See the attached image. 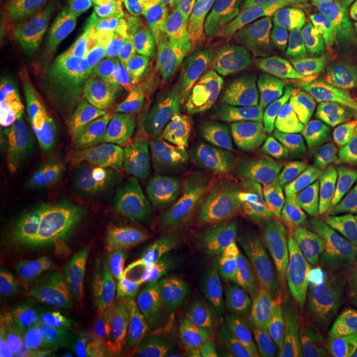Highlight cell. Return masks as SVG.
Wrapping results in <instances>:
<instances>
[{
	"instance_id": "cell-17",
	"label": "cell",
	"mask_w": 357,
	"mask_h": 357,
	"mask_svg": "<svg viewBox=\"0 0 357 357\" xmlns=\"http://www.w3.org/2000/svg\"><path fill=\"white\" fill-rule=\"evenodd\" d=\"M175 44L192 61L237 65L252 76L255 75L257 48L250 31L204 36L196 33L187 23Z\"/></svg>"
},
{
	"instance_id": "cell-12",
	"label": "cell",
	"mask_w": 357,
	"mask_h": 357,
	"mask_svg": "<svg viewBox=\"0 0 357 357\" xmlns=\"http://www.w3.org/2000/svg\"><path fill=\"white\" fill-rule=\"evenodd\" d=\"M227 229L212 227L183 243L146 280L153 298L187 293L206 283L217 248Z\"/></svg>"
},
{
	"instance_id": "cell-35",
	"label": "cell",
	"mask_w": 357,
	"mask_h": 357,
	"mask_svg": "<svg viewBox=\"0 0 357 357\" xmlns=\"http://www.w3.org/2000/svg\"><path fill=\"white\" fill-rule=\"evenodd\" d=\"M183 1L192 11H204L225 3H230L233 0H183Z\"/></svg>"
},
{
	"instance_id": "cell-24",
	"label": "cell",
	"mask_w": 357,
	"mask_h": 357,
	"mask_svg": "<svg viewBox=\"0 0 357 357\" xmlns=\"http://www.w3.org/2000/svg\"><path fill=\"white\" fill-rule=\"evenodd\" d=\"M298 128L293 112L270 107L255 123L252 135L262 149L268 166L278 160L291 146Z\"/></svg>"
},
{
	"instance_id": "cell-8",
	"label": "cell",
	"mask_w": 357,
	"mask_h": 357,
	"mask_svg": "<svg viewBox=\"0 0 357 357\" xmlns=\"http://www.w3.org/2000/svg\"><path fill=\"white\" fill-rule=\"evenodd\" d=\"M307 337L315 347L357 343V295L318 274L301 284Z\"/></svg>"
},
{
	"instance_id": "cell-1",
	"label": "cell",
	"mask_w": 357,
	"mask_h": 357,
	"mask_svg": "<svg viewBox=\"0 0 357 357\" xmlns=\"http://www.w3.org/2000/svg\"><path fill=\"white\" fill-rule=\"evenodd\" d=\"M185 146L171 116L125 106L109 119L90 158L100 191L122 222L147 225L163 203L171 163Z\"/></svg>"
},
{
	"instance_id": "cell-18",
	"label": "cell",
	"mask_w": 357,
	"mask_h": 357,
	"mask_svg": "<svg viewBox=\"0 0 357 357\" xmlns=\"http://www.w3.org/2000/svg\"><path fill=\"white\" fill-rule=\"evenodd\" d=\"M289 183L281 172L268 174L255 195L230 218L233 225L268 228L278 224L289 205Z\"/></svg>"
},
{
	"instance_id": "cell-34",
	"label": "cell",
	"mask_w": 357,
	"mask_h": 357,
	"mask_svg": "<svg viewBox=\"0 0 357 357\" xmlns=\"http://www.w3.org/2000/svg\"><path fill=\"white\" fill-rule=\"evenodd\" d=\"M280 6L282 13L284 15L289 23L294 19L302 16L303 13H308L310 10L315 8L317 6H319V3L317 0H280Z\"/></svg>"
},
{
	"instance_id": "cell-40",
	"label": "cell",
	"mask_w": 357,
	"mask_h": 357,
	"mask_svg": "<svg viewBox=\"0 0 357 357\" xmlns=\"http://www.w3.org/2000/svg\"><path fill=\"white\" fill-rule=\"evenodd\" d=\"M255 357H273L271 355H268V354H262V355H259V356H255Z\"/></svg>"
},
{
	"instance_id": "cell-6",
	"label": "cell",
	"mask_w": 357,
	"mask_h": 357,
	"mask_svg": "<svg viewBox=\"0 0 357 357\" xmlns=\"http://www.w3.org/2000/svg\"><path fill=\"white\" fill-rule=\"evenodd\" d=\"M48 211L38 181L24 160L7 156L0 171V246L8 255H19L48 227Z\"/></svg>"
},
{
	"instance_id": "cell-11",
	"label": "cell",
	"mask_w": 357,
	"mask_h": 357,
	"mask_svg": "<svg viewBox=\"0 0 357 357\" xmlns=\"http://www.w3.org/2000/svg\"><path fill=\"white\" fill-rule=\"evenodd\" d=\"M153 36L138 23L134 11L115 29L103 50L94 85V101L100 107L107 105L121 85L149 60Z\"/></svg>"
},
{
	"instance_id": "cell-7",
	"label": "cell",
	"mask_w": 357,
	"mask_h": 357,
	"mask_svg": "<svg viewBox=\"0 0 357 357\" xmlns=\"http://www.w3.org/2000/svg\"><path fill=\"white\" fill-rule=\"evenodd\" d=\"M246 336L252 345L275 357H293L302 336L296 286L271 281L248 298Z\"/></svg>"
},
{
	"instance_id": "cell-37",
	"label": "cell",
	"mask_w": 357,
	"mask_h": 357,
	"mask_svg": "<svg viewBox=\"0 0 357 357\" xmlns=\"http://www.w3.org/2000/svg\"><path fill=\"white\" fill-rule=\"evenodd\" d=\"M302 357H357V355H355V354H348V352H339V351H330V349L317 348V349L308 351Z\"/></svg>"
},
{
	"instance_id": "cell-38",
	"label": "cell",
	"mask_w": 357,
	"mask_h": 357,
	"mask_svg": "<svg viewBox=\"0 0 357 357\" xmlns=\"http://www.w3.org/2000/svg\"><path fill=\"white\" fill-rule=\"evenodd\" d=\"M352 15H354V16H356L357 17V0L356 3H355V7H354V13H352ZM352 15H351V16H352Z\"/></svg>"
},
{
	"instance_id": "cell-14",
	"label": "cell",
	"mask_w": 357,
	"mask_h": 357,
	"mask_svg": "<svg viewBox=\"0 0 357 357\" xmlns=\"http://www.w3.org/2000/svg\"><path fill=\"white\" fill-rule=\"evenodd\" d=\"M312 135L328 162L337 160L357 135V96L330 81L317 89Z\"/></svg>"
},
{
	"instance_id": "cell-5",
	"label": "cell",
	"mask_w": 357,
	"mask_h": 357,
	"mask_svg": "<svg viewBox=\"0 0 357 357\" xmlns=\"http://www.w3.org/2000/svg\"><path fill=\"white\" fill-rule=\"evenodd\" d=\"M149 326L175 324L187 331L243 342L248 324V299L237 290L213 286L167 298H153L143 307Z\"/></svg>"
},
{
	"instance_id": "cell-3",
	"label": "cell",
	"mask_w": 357,
	"mask_h": 357,
	"mask_svg": "<svg viewBox=\"0 0 357 357\" xmlns=\"http://www.w3.org/2000/svg\"><path fill=\"white\" fill-rule=\"evenodd\" d=\"M13 283V328L23 344H31L59 311L66 296L64 268L41 233L8 262Z\"/></svg>"
},
{
	"instance_id": "cell-2",
	"label": "cell",
	"mask_w": 357,
	"mask_h": 357,
	"mask_svg": "<svg viewBox=\"0 0 357 357\" xmlns=\"http://www.w3.org/2000/svg\"><path fill=\"white\" fill-rule=\"evenodd\" d=\"M113 13L114 0H102L76 26L32 52L29 73L57 109L63 110L76 98Z\"/></svg>"
},
{
	"instance_id": "cell-33",
	"label": "cell",
	"mask_w": 357,
	"mask_h": 357,
	"mask_svg": "<svg viewBox=\"0 0 357 357\" xmlns=\"http://www.w3.org/2000/svg\"><path fill=\"white\" fill-rule=\"evenodd\" d=\"M257 24L266 32L284 29L287 23L282 13L280 0H246Z\"/></svg>"
},
{
	"instance_id": "cell-29",
	"label": "cell",
	"mask_w": 357,
	"mask_h": 357,
	"mask_svg": "<svg viewBox=\"0 0 357 357\" xmlns=\"http://www.w3.org/2000/svg\"><path fill=\"white\" fill-rule=\"evenodd\" d=\"M252 75L230 64L227 73L212 94V114L230 115L240 109L249 91Z\"/></svg>"
},
{
	"instance_id": "cell-21",
	"label": "cell",
	"mask_w": 357,
	"mask_h": 357,
	"mask_svg": "<svg viewBox=\"0 0 357 357\" xmlns=\"http://www.w3.org/2000/svg\"><path fill=\"white\" fill-rule=\"evenodd\" d=\"M128 337L123 324L102 321L79 332L60 357H121Z\"/></svg>"
},
{
	"instance_id": "cell-16",
	"label": "cell",
	"mask_w": 357,
	"mask_h": 357,
	"mask_svg": "<svg viewBox=\"0 0 357 357\" xmlns=\"http://www.w3.org/2000/svg\"><path fill=\"white\" fill-rule=\"evenodd\" d=\"M284 29L293 38L294 45L306 66L314 89L330 82L331 48L336 35L331 7L317 6L302 16L289 22Z\"/></svg>"
},
{
	"instance_id": "cell-27",
	"label": "cell",
	"mask_w": 357,
	"mask_h": 357,
	"mask_svg": "<svg viewBox=\"0 0 357 357\" xmlns=\"http://www.w3.org/2000/svg\"><path fill=\"white\" fill-rule=\"evenodd\" d=\"M188 24L192 29L204 36L249 32L243 6L237 1H230L204 11H188Z\"/></svg>"
},
{
	"instance_id": "cell-22",
	"label": "cell",
	"mask_w": 357,
	"mask_h": 357,
	"mask_svg": "<svg viewBox=\"0 0 357 357\" xmlns=\"http://www.w3.org/2000/svg\"><path fill=\"white\" fill-rule=\"evenodd\" d=\"M230 121V115H213L206 118L190 135L185 147L217 166L222 167L238 183L243 180V174L233 166L227 150Z\"/></svg>"
},
{
	"instance_id": "cell-32",
	"label": "cell",
	"mask_w": 357,
	"mask_h": 357,
	"mask_svg": "<svg viewBox=\"0 0 357 357\" xmlns=\"http://www.w3.org/2000/svg\"><path fill=\"white\" fill-rule=\"evenodd\" d=\"M271 98L268 94L266 75L255 72L252 76L249 91L240 109L236 112L241 128L252 134L258 119L271 107Z\"/></svg>"
},
{
	"instance_id": "cell-39",
	"label": "cell",
	"mask_w": 357,
	"mask_h": 357,
	"mask_svg": "<svg viewBox=\"0 0 357 357\" xmlns=\"http://www.w3.org/2000/svg\"><path fill=\"white\" fill-rule=\"evenodd\" d=\"M352 175V178H354V180H355V183H356L357 185V167H356V171H355V174H351Z\"/></svg>"
},
{
	"instance_id": "cell-19",
	"label": "cell",
	"mask_w": 357,
	"mask_h": 357,
	"mask_svg": "<svg viewBox=\"0 0 357 357\" xmlns=\"http://www.w3.org/2000/svg\"><path fill=\"white\" fill-rule=\"evenodd\" d=\"M266 82L271 102L278 109L295 114L306 112L312 85L302 60L277 59L268 69Z\"/></svg>"
},
{
	"instance_id": "cell-30",
	"label": "cell",
	"mask_w": 357,
	"mask_h": 357,
	"mask_svg": "<svg viewBox=\"0 0 357 357\" xmlns=\"http://www.w3.org/2000/svg\"><path fill=\"white\" fill-rule=\"evenodd\" d=\"M209 114H212V96L195 86L192 91L175 103L171 119L183 139L187 142L192 132Z\"/></svg>"
},
{
	"instance_id": "cell-31",
	"label": "cell",
	"mask_w": 357,
	"mask_h": 357,
	"mask_svg": "<svg viewBox=\"0 0 357 357\" xmlns=\"http://www.w3.org/2000/svg\"><path fill=\"white\" fill-rule=\"evenodd\" d=\"M185 7L183 0H138L134 13L138 23L156 35L175 22Z\"/></svg>"
},
{
	"instance_id": "cell-4",
	"label": "cell",
	"mask_w": 357,
	"mask_h": 357,
	"mask_svg": "<svg viewBox=\"0 0 357 357\" xmlns=\"http://www.w3.org/2000/svg\"><path fill=\"white\" fill-rule=\"evenodd\" d=\"M357 228V185L352 175L326 185L298 218L287 243L294 268L312 275L342 241Z\"/></svg>"
},
{
	"instance_id": "cell-15",
	"label": "cell",
	"mask_w": 357,
	"mask_h": 357,
	"mask_svg": "<svg viewBox=\"0 0 357 357\" xmlns=\"http://www.w3.org/2000/svg\"><path fill=\"white\" fill-rule=\"evenodd\" d=\"M97 0H20L11 11L13 26L23 41L41 45L85 19Z\"/></svg>"
},
{
	"instance_id": "cell-26",
	"label": "cell",
	"mask_w": 357,
	"mask_h": 357,
	"mask_svg": "<svg viewBox=\"0 0 357 357\" xmlns=\"http://www.w3.org/2000/svg\"><path fill=\"white\" fill-rule=\"evenodd\" d=\"M331 66L340 86L357 96V17L354 15L333 38Z\"/></svg>"
},
{
	"instance_id": "cell-13",
	"label": "cell",
	"mask_w": 357,
	"mask_h": 357,
	"mask_svg": "<svg viewBox=\"0 0 357 357\" xmlns=\"http://www.w3.org/2000/svg\"><path fill=\"white\" fill-rule=\"evenodd\" d=\"M212 227L211 221L192 216L176 203L163 202L144 227L138 246L144 278L147 280L183 243Z\"/></svg>"
},
{
	"instance_id": "cell-10",
	"label": "cell",
	"mask_w": 357,
	"mask_h": 357,
	"mask_svg": "<svg viewBox=\"0 0 357 357\" xmlns=\"http://www.w3.org/2000/svg\"><path fill=\"white\" fill-rule=\"evenodd\" d=\"M270 253L271 234L266 228L233 225L217 248L206 283L248 290L262 275Z\"/></svg>"
},
{
	"instance_id": "cell-28",
	"label": "cell",
	"mask_w": 357,
	"mask_h": 357,
	"mask_svg": "<svg viewBox=\"0 0 357 357\" xmlns=\"http://www.w3.org/2000/svg\"><path fill=\"white\" fill-rule=\"evenodd\" d=\"M324 274L330 281L357 295V228L349 230L328 255Z\"/></svg>"
},
{
	"instance_id": "cell-23",
	"label": "cell",
	"mask_w": 357,
	"mask_h": 357,
	"mask_svg": "<svg viewBox=\"0 0 357 357\" xmlns=\"http://www.w3.org/2000/svg\"><path fill=\"white\" fill-rule=\"evenodd\" d=\"M180 61L181 51L178 45H174L167 64L155 76L150 85L143 90L141 96L135 101L128 103V109L147 114L171 116L175 107V90Z\"/></svg>"
},
{
	"instance_id": "cell-9",
	"label": "cell",
	"mask_w": 357,
	"mask_h": 357,
	"mask_svg": "<svg viewBox=\"0 0 357 357\" xmlns=\"http://www.w3.org/2000/svg\"><path fill=\"white\" fill-rule=\"evenodd\" d=\"M184 150L168 169V195L192 216L203 220L220 216L229 205L236 178L199 153Z\"/></svg>"
},
{
	"instance_id": "cell-36",
	"label": "cell",
	"mask_w": 357,
	"mask_h": 357,
	"mask_svg": "<svg viewBox=\"0 0 357 357\" xmlns=\"http://www.w3.org/2000/svg\"><path fill=\"white\" fill-rule=\"evenodd\" d=\"M319 3V6H327L331 7L332 10H340L343 13L352 15L354 13V7L356 0H317Z\"/></svg>"
},
{
	"instance_id": "cell-20",
	"label": "cell",
	"mask_w": 357,
	"mask_h": 357,
	"mask_svg": "<svg viewBox=\"0 0 357 357\" xmlns=\"http://www.w3.org/2000/svg\"><path fill=\"white\" fill-rule=\"evenodd\" d=\"M234 343L178 327L162 331L153 339L147 357H236Z\"/></svg>"
},
{
	"instance_id": "cell-25",
	"label": "cell",
	"mask_w": 357,
	"mask_h": 357,
	"mask_svg": "<svg viewBox=\"0 0 357 357\" xmlns=\"http://www.w3.org/2000/svg\"><path fill=\"white\" fill-rule=\"evenodd\" d=\"M227 150L233 166L255 181H262L268 175L270 166L262 149L233 116L228 128Z\"/></svg>"
}]
</instances>
